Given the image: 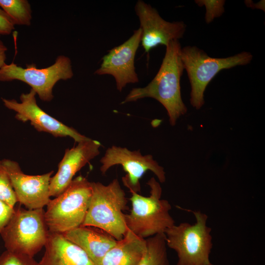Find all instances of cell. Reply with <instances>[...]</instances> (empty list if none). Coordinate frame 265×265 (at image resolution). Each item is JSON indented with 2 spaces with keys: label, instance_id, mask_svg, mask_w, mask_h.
I'll list each match as a JSON object with an SVG mask.
<instances>
[{
  "label": "cell",
  "instance_id": "7402d4cb",
  "mask_svg": "<svg viewBox=\"0 0 265 265\" xmlns=\"http://www.w3.org/2000/svg\"><path fill=\"white\" fill-rule=\"evenodd\" d=\"M200 6L205 5L206 8L205 20L207 23L212 22L215 18L219 17L224 12L225 0H196Z\"/></svg>",
  "mask_w": 265,
  "mask_h": 265
},
{
  "label": "cell",
  "instance_id": "8992f818",
  "mask_svg": "<svg viewBox=\"0 0 265 265\" xmlns=\"http://www.w3.org/2000/svg\"><path fill=\"white\" fill-rule=\"evenodd\" d=\"M181 54L191 85L190 104L196 109L204 104L206 87L220 71L247 65L253 58L252 54L247 52L224 58L211 57L195 46L182 48Z\"/></svg>",
  "mask_w": 265,
  "mask_h": 265
},
{
  "label": "cell",
  "instance_id": "ffe728a7",
  "mask_svg": "<svg viewBox=\"0 0 265 265\" xmlns=\"http://www.w3.org/2000/svg\"><path fill=\"white\" fill-rule=\"evenodd\" d=\"M0 200L14 208L17 202L10 178L0 160Z\"/></svg>",
  "mask_w": 265,
  "mask_h": 265
},
{
  "label": "cell",
  "instance_id": "44dd1931",
  "mask_svg": "<svg viewBox=\"0 0 265 265\" xmlns=\"http://www.w3.org/2000/svg\"><path fill=\"white\" fill-rule=\"evenodd\" d=\"M0 265H38L34 258L5 251L0 255Z\"/></svg>",
  "mask_w": 265,
  "mask_h": 265
},
{
  "label": "cell",
  "instance_id": "ac0fdd59",
  "mask_svg": "<svg viewBox=\"0 0 265 265\" xmlns=\"http://www.w3.org/2000/svg\"><path fill=\"white\" fill-rule=\"evenodd\" d=\"M145 251L138 265H169L164 234L146 239Z\"/></svg>",
  "mask_w": 265,
  "mask_h": 265
},
{
  "label": "cell",
  "instance_id": "52a82bcc",
  "mask_svg": "<svg viewBox=\"0 0 265 265\" xmlns=\"http://www.w3.org/2000/svg\"><path fill=\"white\" fill-rule=\"evenodd\" d=\"M44 214L43 208H14L0 234L6 250L34 257L45 246L49 235Z\"/></svg>",
  "mask_w": 265,
  "mask_h": 265
},
{
  "label": "cell",
  "instance_id": "e0dca14e",
  "mask_svg": "<svg viewBox=\"0 0 265 265\" xmlns=\"http://www.w3.org/2000/svg\"><path fill=\"white\" fill-rule=\"evenodd\" d=\"M146 247V239L128 230L123 238L105 255L99 265H138Z\"/></svg>",
  "mask_w": 265,
  "mask_h": 265
},
{
  "label": "cell",
  "instance_id": "3957f363",
  "mask_svg": "<svg viewBox=\"0 0 265 265\" xmlns=\"http://www.w3.org/2000/svg\"><path fill=\"white\" fill-rule=\"evenodd\" d=\"M147 184L150 189L149 196L130 192L132 208L130 212L125 214L128 230L144 239L164 234L175 224L170 213L172 208L170 203L161 198L162 188L159 183L153 177Z\"/></svg>",
  "mask_w": 265,
  "mask_h": 265
},
{
  "label": "cell",
  "instance_id": "5b68a950",
  "mask_svg": "<svg viewBox=\"0 0 265 265\" xmlns=\"http://www.w3.org/2000/svg\"><path fill=\"white\" fill-rule=\"evenodd\" d=\"M91 194V182L82 175L73 179L67 187L46 206L44 217L49 231L64 234L81 226Z\"/></svg>",
  "mask_w": 265,
  "mask_h": 265
},
{
  "label": "cell",
  "instance_id": "2e32d148",
  "mask_svg": "<svg viewBox=\"0 0 265 265\" xmlns=\"http://www.w3.org/2000/svg\"><path fill=\"white\" fill-rule=\"evenodd\" d=\"M45 250L38 265H95L78 246L62 234L49 232Z\"/></svg>",
  "mask_w": 265,
  "mask_h": 265
},
{
  "label": "cell",
  "instance_id": "d4e9b609",
  "mask_svg": "<svg viewBox=\"0 0 265 265\" xmlns=\"http://www.w3.org/2000/svg\"><path fill=\"white\" fill-rule=\"evenodd\" d=\"M7 48L2 41L0 40V68L3 66L5 63L6 58V52Z\"/></svg>",
  "mask_w": 265,
  "mask_h": 265
},
{
  "label": "cell",
  "instance_id": "9a60e30c",
  "mask_svg": "<svg viewBox=\"0 0 265 265\" xmlns=\"http://www.w3.org/2000/svg\"><path fill=\"white\" fill-rule=\"evenodd\" d=\"M62 234L80 247L95 265H100L105 255L118 241L106 232L92 226H80Z\"/></svg>",
  "mask_w": 265,
  "mask_h": 265
},
{
  "label": "cell",
  "instance_id": "cb8c5ba5",
  "mask_svg": "<svg viewBox=\"0 0 265 265\" xmlns=\"http://www.w3.org/2000/svg\"><path fill=\"white\" fill-rule=\"evenodd\" d=\"M15 29V25L8 15L0 7V37L9 35Z\"/></svg>",
  "mask_w": 265,
  "mask_h": 265
},
{
  "label": "cell",
  "instance_id": "6da1fadb",
  "mask_svg": "<svg viewBox=\"0 0 265 265\" xmlns=\"http://www.w3.org/2000/svg\"><path fill=\"white\" fill-rule=\"evenodd\" d=\"M181 49L179 40L171 41L166 47L165 55L154 78L144 87L132 88L121 104L153 98L164 107L170 125H175L177 119L187 111L181 93L180 80L184 69Z\"/></svg>",
  "mask_w": 265,
  "mask_h": 265
},
{
  "label": "cell",
  "instance_id": "7c38bea8",
  "mask_svg": "<svg viewBox=\"0 0 265 265\" xmlns=\"http://www.w3.org/2000/svg\"><path fill=\"white\" fill-rule=\"evenodd\" d=\"M0 161L10 178L17 202L29 210L43 209L47 205L51 200L50 183L53 171L29 175L15 161L4 159Z\"/></svg>",
  "mask_w": 265,
  "mask_h": 265
},
{
  "label": "cell",
  "instance_id": "4fadbf2b",
  "mask_svg": "<svg viewBox=\"0 0 265 265\" xmlns=\"http://www.w3.org/2000/svg\"><path fill=\"white\" fill-rule=\"evenodd\" d=\"M141 30H134L127 41L109 50L102 58L100 67L94 74L110 75L114 78L117 89L121 92L129 83L139 81L135 70L134 58L141 43Z\"/></svg>",
  "mask_w": 265,
  "mask_h": 265
},
{
  "label": "cell",
  "instance_id": "8fae6325",
  "mask_svg": "<svg viewBox=\"0 0 265 265\" xmlns=\"http://www.w3.org/2000/svg\"><path fill=\"white\" fill-rule=\"evenodd\" d=\"M134 9L139 20L141 43L145 53H148L159 45L166 47L171 41L183 37L186 27L184 22L165 21L155 8L141 0L137 1Z\"/></svg>",
  "mask_w": 265,
  "mask_h": 265
},
{
  "label": "cell",
  "instance_id": "ba28073f",
  "mask_svg": "<svg viewBox=\"0 0 265 265\" xmlns=\"http://www.w3.org/2000/svg\"><path fill=\"white\" fill-rule=\"evenodd\" d=\"M73 75L71 60L65 55L57 56L53 64L45 68H37L33 63L27 64L24 68L14 62L0 68V81H23L45 102L53 99V89L57 82L70 79Z\"/></svg>",
  "mask_w": 265,
  "mask_h": 265
},
{
  "label": "cell",
  "instance_id": "7a4b0ae2",
  "mask_svg": "<svg viewBox=\"0 0 265 265\" xmlns=\"http://www.w3.org/2000/svg\"><path fill=\"white\" fill-rule=\"evenodd\" d=\"M92 194L81 226L99 228L117 240L122 239L128 229L123 211L128 199L117 179L107 185L91 182Z\"/></svg>",
  "mask_w": 265,
  "mask_h": 265
},
{
  "label": "cell",
  "instance_id": "9c48e42d",
  "mask_svg": "<svg viewBox=\"0 0 265 265\" xmlns=\"http://www.w3.org/2000/svg\"><path fill=\"white\" fill-rule=\"evenodd\" d=\"M100 162V171L103 175L114 165L122 166L127 173L122 178V182L130 192H140V180L148 170L154 173L160 183H163L166 180L163 167L152 155H143L139 150L131 151L125 147L113 145L106 150Z\"/></svg>",
  "mask_w": 265,
  "mask_h": 265
},
{
  "label": "cell",
  "instance_id": "603a6c76",
  "mask_svg": "<svg viewBox=\"0 0 265 265\" xmlns=\"http://www.w3.org/2000/svg\"><path fill=\"white\" fill-rule=\"evenodd\" d=\"M14 212V208L0 200V235L11 219Z\"/></svg>",
  "mask_w": 265,
  "mask_h": 265
},
{
  "label": "cell",
  "instance_id": "484cf974",
  "mask_svg": "<svg viewBox=\"0 0 265 265\" xmlns=\"http://www.w3.org/2000/svg\"><path fill=\"white\" fill-rule=\"evenodd\" d=\"M209 265H213V264L211 263Z\"/></svg>",
  "mask_w": 265,
  "mask_h": 265
},
{
  "label": "cell",
  "instance_id": "277c9868",
  "mask_svg": "<svg viewBox=\"0 0 265 265\" xmlns=\"http://www.w3.org/2000/svg\"><path fill=\"white\" fill-rule=\"evenodd\" d=\"M189 211L195 222L175 224L168 228L164 233L166 245L176 252L177 265H209L213 243L212 229L207 225L208 216L199 211Z\"/></svg>",
  "mask_w": 265,
  "mask_h": 265
},
{
  "label": "cell",
  "instance_id": "30bf717a",
  "mask_svg": "<svg viewBox=\"0 0 265 265\" xmlns=\"http://www.w3.org/2000/svg\"><path fill=\"white\" fill-rule=\"evenodd\" d=\"M36 94L31 89L28 93L21 95V102L14 99L2 98V100L5 107L16 112L17 120L23 122L30 121L38 132H48L56 137L69 136L77 143L89 138L44 111L36 103Z\"/></svg>",
  "mask_w": 265,
  "mask_h": 265
},
{
  "label": "cell",
  "instance_id": "d6986e66",
  "mask_svg": "<svg viewBox=\"0 0 265 265\" xmlns=\"http://www.w3.org/2000/svg\"><path fill=\"white\" fill-rule=\"evenodd\" d=\"M0 7L8 15L15 26H29L31 9L27 0H0Z\"/></svg>",
  "mask_w": 265,
  "mask_h": 265
},
{
  "label": "cell",
  "instance_id": "5bb4252c",
  "mask_svg": "<svg viewBox=\"0 0 265 265\" xmlns=\"http://www.w3.org/2000/svg\"><path fill=\"white\" fill-rule=\"evenodd\" d=\"M101 146L100 142L89 138L71 149H67L58 164L57 172L51 177L50 197H56L60 194L69 185L77 172L99 155Z\"/></svg>",
  "mask_w": 265,
  "mask_h": 265
}]
</instances>
